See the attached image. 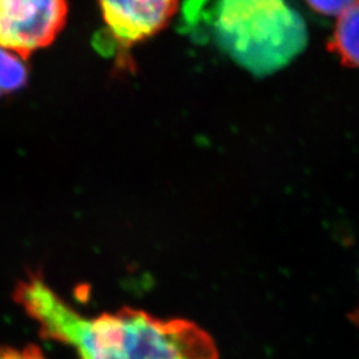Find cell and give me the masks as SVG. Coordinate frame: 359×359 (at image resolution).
<instances>
[{"instance_id":"cell-1","label":"cell","mask_w":359,"mask_h":359,"mask_svg":"<svg viewBox=\"0 0 359 359\" xmlns=\"http://www.w3.org/2000/svg\"><path fill=\"white\" fill-rule=\"evenodd\" d=\"M13 299L41 337L72 347L77 359H218L213 338L194 322L160 320L132 308L86 318L40 274L18 283Z\"/></svg>"},{"instance_id":"cell-2","label":"cell","mask_w":359,"mask_h":359,"mask_svg":"<svg viewBox=\"0 0 359 359\" xmlns=\"http://www.w3.org/2000/svg\"><path fill=\"white\" fill-rule=\"evenodd\" d=\"M184 18L259 76L287 65L306 41L305 26L286 0H185Z\"/></svg>"},{"instance_id":"cell-3","label":"cell","mask_w":359,"mask_h":359,"mask_svg":"<svg viewBox=\"0 0 359 359\" xmlns=\"http://www.w3.org/2000/svg\"><path fill=\"white\" fill-rule=\"evenodd\" d=\"M68 0H0V47L26 59L63 29Z\"/></svg>"},{"instance_id":"cell-4","label":"cell","mask_w":359,"mask_h":359,"mask_svg":"<svg viewBox=\"0 0 359 359\" xmlns=\"http://www.w3.org/2000/svg\"><path fill=\"white\" fill-rule=\"evenodd\" d=\"M179 0H99L111 35L124 46L151 38L167 26Z\"/></svg>"},{"instance_id":"cell-5","label":"cell","mask_w":359,"mask_h":359,"mask_svg":"<svg viewBox=\"0 0 359 359\" xmlns=\"http://www.w3.org/2000/svg\"><path fill=\"white\" fill-rule=\"evenodd\" d=\"M329 51L342 65L359 69V0L337 18Z\"/></svg>"},{"instance_id":"cell-6","label":"cell","mask_w":359,"mask_h":359,"mask_svg":"<svg viewBox=\"0 0 359 359\" xmlns=\"http://www.w3.org/2000/svg\"><path fill=\"white\" fill-rule=\"evenodd\" d=\"M26 81L25 59L0 47V96L22 88Z\"/></svg>"},{"instance_id":"cell-7","label":"cell","mask_w":359,"mask_h":359,"mask_svg":"<svg viewBox=\"0 0 359 359\" xmlns=\"http://www.w3.org/2000/svg\"><path fill=\"white\" fill-rule=\"evenodd\" d=\"M305 1L314 13H320L323 16L338 18L357 0H305Z\"/></svg>"},{"instance_id":"cell-8","label":"cell","mask_w":359,"mask_h":359,"mask_svg":"<svg viewBox=\"0 0 359 359\" xmlns=\"http://www.w3.org/2000/svg\"><path fill=\"white\" fill-rule=\"evenodd\" d=\"M0 359H46L38 346L13 348V347H0Z\"/></svg>"}]
</instances>
